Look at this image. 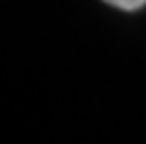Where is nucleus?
Masks as SVG:
<instances>
[{
  "label": "nucleus",
  "mask_w": 146,
  "mask_h": 144,
  "mask_svg": "<svg viewBox=\"0 0 146 144\" xmlns=\"http://www.w3.org/2000/svg\"><path fill=\"white\" fill-rule=\"evenodd\" d=\"M105 2L112 5V7L125 9V11H135V9H141L146 5V0H105Z\"/></svg>",
  "instance_id": "nucleus-1"
}]
</instances>
